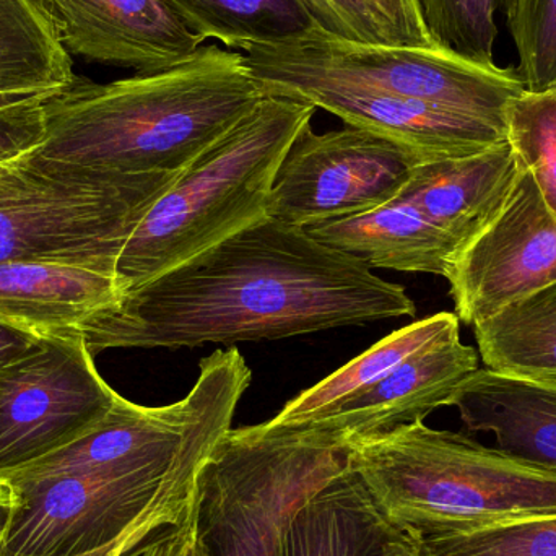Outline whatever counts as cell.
<instances>
[{"instance_id": "23", "label": "cell", "mask_w": 556, "mask_h": 556, "mask_svg": "<svg viewBox=\"0 0 556 556\" xmlns=\"http://www.w3.org/2000/svg\"><path fill=\"white\" fill-rule=\"evenodd\" d=\"M506 140L556 218V94L526 90L506 111Z\"/></svg>"}, {"instance_id": "5", "label": "cell", "mask_w": 556, "mask_h": 556, "mask_svg": "<svg viewBox=\"0 0 556 556\" xmlns=\"http://www.w3.org/2000/svg\"><path fill=\"white\" fill-rule=\"evenodd\" d=\"M349 469V446L313 430L231 428L199 477L204 556H283L301 505Z\"/></svg>"}, {"instance_id": "3", "label": "cell", "mask_w": 556, "mask_h": 556, "mask_svg": "<svg viewBox=\"0 0 556 556\" xmlns=\"http://www.w3.org/2000/svg\"><path fill=\"white\" fill-rule=\"evenodd\" d=\"M386 518L412 538L556 515V472L424 421L349 446Z\"/></svg>"}, {"instance_id": "9", "label": "cell", "mask_w": 556, "mask_h": 556, "mask_svg": "<svg viewBox=\"0 0 556 556\" xmlns=\"http://www.w3.org/2000/svg\"><path fill=\"white\" fill-rule=\"evenodd\" d=\"M420 163L407 147L371 130L316 134L307 124L278 166L267 215L306 230L366 214L391 202Z\"/></svg>"}, {"instance_id": "20", "label": "cell", "mask_w": 556, "mask_h": 556, "mask_svg": "<svg viewBox=\"0 0 556 556\" xmlns=\"http://www.w3.org/2000/svg\"><path fill=\"white\" fill-rule=\"evenodd\" d=\"M74 78L48 0H0V94L48 93Z\"/></svg>"}, {"instance_id": "15", "label": "cell", "mask_w": 556, "mask_h": 556, "mask_svg": "<svg viewBox=\"0 0 556 556\" xmlns=\"http://www.w3.org/2000/svg\"><path fill=\"white\" fill-rule=\"evenodd\" d=\"M521 172L515 150L505 140L464 159L420 163L397 195L463 250L498 215Z\"/></svg>"}, {"instance_id": "36", "label": "cell", "mask_w": 556, "mask_h": 556, "mask_svg": "<svg viewBox=\"0 0 556 556\" xmlns=\"http://www.w3.org/2000/svg\"><path fill=\"white\" fill-rule=\"evenodd\" d=\"M12 165H13V163H12ZM12 165L0 166V175H2V173L5 172V169L9 168V166H12Z\"/></svg>"}, {"instance_id": "13", "label": "cell", "mask_w": 556, "mask_h": 556, "mask_svg": "<svg viewBox=\"0 0 556 556\" xmlns=\"http://www.w3.org/2000/svg\"><path fill=\"white\" fill-rule=\"evenodd\" d=\"M479 369V355L459 336L434 343L402 363L378 384L337 408L330 417L300 428L327 434L350 446L356 441L384 437L424 421L431 412L447 407L456 389Z\"/></svg>"}, {"instance_id": "17", "label": "cell", "mask_w": 556, "mask_h": 556, "mask_svg": "<svg viewBox=\"0 0 556 556\" xmlns=\"http://www.w3.org/2000/svg\"><path fill=\"white\" fill-rule=\"evenodd\" d=\"M306 231L320 243L362 261L369 269L446 278L460 251L453 237L399 195L375 211L314 225Z\"/></svg>"}, {"instance_id": "37", "label": "cell", "mask_w": 556, "mask_h": 556, "mask_svg": "<svg viewBox=\"0 0 556 556\" xmlns=\"http://www.w3.org/2000/svg\"><path fill=\"white\" fill-rule=\"evenodd\" d=\"M551 91H554V93L556 94V87L554 88V90H551Z\"/></svg>"}, {"instance_id": "24", "label": "cell", "mask_w": 556, "mask_h": 556, "mask_svg": "<svg viewBox=\"0 0 556 556\" xmlns=\"http://www.w3.org/2000/svg\"><path fill=\"white\" fill-rule=\"evenodd\" d=\"M433 41L480 64L495 65L496 13H508L515 0H417Z\"/></svg>"}, {"instance_id": "31", "label": "cell", "mask_w": 556, "mask_h": 556, "mask_svg": "<svg viewBox=\"0 0 556 556\" xmlns=\"http://www.w3.org/2000/svg\"><path fill=\"white\" fill-rule=\"evenodd\" d=\"M192 505V503H191ZM189 509V508H188ZM186 509V511H188ZM185 511V513H186ZM182 513V515H185ZM182 515L179 516H160V518L150 519V521L143 522L139 528L134 529L129 534L124 535L119 541L114 542V544L108 545V547L100 548V551L91 552V554L81 555V556H126L127 552L136 548L140 542L146 541L147 538L153 534V532L159 531V529L166 528V526L173 525V522L179 521L182 518Z\"/></svg>"}, {"instance_id": "10", "label": "cell", "mask_w": 556, "mask_h": 556, "mask_svg": "<svg viewBox=\"0 0 556 556\" xmlns=\"http://www.w3.org/2000/svg\"><path fill=\"white\" fill-rule=\"evenodd\" d=\"M446 278L457 317L472 326L556 280V218L525 168L502 211L459 251Z\"/></svg>"}, {"instance_id": "12", "label": "cell", "mask_w": 556, "mask_h": 556, "mask_svg": "<svg viewBox=\"0 0 556 556\" xmlns=\"http://www.w3.org/2000/svg\"><path fill=\"white\" fill-rule=\"evenodd\" d=\"M68 54L136 74L165 71L202 48L163 0H48Z\"/></svg>"}, {"instance_id": "11", "label": "cell", "mask_w": 556, "mask_h": 556, "mask_svg": "<svg viewBox=\"0 0 556 556\" xmlns=\"http://www.w3.org/2000/svg\"><path fill=\"white\" fill-rule=\"evenodd\" d=\"M250 68L266 97L306 101L340 117L346 126L371 130L407 147L424 163L476 155L506 140L505 127L421 101L304 72Z\"/></svg>"}, {"instance_id": "29", "label": "cell", "mask_w": 556, "mask_h": 556, "mask_svg": "<svg viewBox=\"0 0 556 556\" xmlns=\"http://www.w3.org/2000/svg\"><path fill=\"white\" fill-rule=\"evenodd\" d=\"M198 495L179 521L153 532L126 556H204L198 528Z\"/></svg>"}, {"instance_id": "4", "label": "cell", "mask_w": 556, "mask_h": 556, "mask_svg": "<svg viewBox=\"0 0 556 556\" xmlns=\"http://www.w3.org/2000/svg\"><path fill=\"white\" fill-rule=\"evenodd\" d=\"M317 108L267 94L155 199L116 261L123 294L267 217L291 143Z\"/></svg>"}, {"instance_id": "6", "label": "cell", "mask_w": 556, "mask_h": 556, "mask_svg": "<svg viewBox=\"0 0 556 556\" xmlns=\"http://www.w3.org/2000/svg\"><path fill=\"white\" fill-rule=\"evenodd\" d=\"M178 175L119 178L25 156L0 175V263L117 261L147 208Z\"/></svg>"}, {"instance_id": "22", "label": "cell", "mask_w": 556, "mask_h": 556, "mask_svg": "<svg viewBox=\"0 0 556 556\" xmlns=\"http://www.w3.org/2000/svg\"><path fill=\"white\" fill-rule=\"evenodd\" d=\"M486 368L556 381V280L473 324Z\"/></svg>"}, {"instance_id": "27", "label": "cell", "mask_w": 556, "mask_h": 556, "mask_svg": "<svg viewBox=\"0 0 556 556\" xmlns=\"http://www.w3.org/2000/svg\"><path fill=\"white\" fill-rule=\"evenodd\" d=\"M320 28L346 41L407 46L401 33L371 0H306Z\"/></svg>"}, {"instance_id": "1", "label": "cell", "mask_w": 556, "mask_h": 556, "mask_svg": "<svg viewBox=\"0 0 556 556\" xmlns=\"http://www.w3.org/2000/svg\"><path fill=\"white\" fill-rule=\"evenodd\" d=\"M415 313L402 285L267 215L126 291L75 330L94 358L110 349L233 345Z\"/></svg>"}, {"instance_id": "30", "label": "cell", "mask_w": 556, "mask_h": 556, "mask_svg": "<svg viewBox=\"0 0 556 556\" xmlns=\"http://www.w3.org/2000/svg\"><path fill=\"white\" fill-rule=\"evenodd\" d=\"M371 2L397 28L407 46H412V48L438 46L425 26L417 0H371Z\"/></svg>"}, {"instance_id": "18", "label": "cell", "mask_w": 556, "mask_h": 556, "mask_svg": "<svg viewBox=\"0 0 556 556\" xmlns=\"http://www.w3.org/2000/svg\"><path fill=\"white\" fill-rule=\"evenodd\" d=\"M410 539L386 518L349 464L294 513L283 556H389Z\"/></svg>"}, {"instance_id": "7", "label": "cell", "mask_w": 556, "mask_h": 556, "mask_svg": "<svg viewBox=\"0 0 556 556\" xmlns=\"http://www.w3.org/2000/svg\"><path fill=\"white\" fill-rule=\"evenodd\" d=\"M243 54L250 67L320 75L502 127L509 104L526 91L518 68L480 64L441 46L363 45L320 33L306 41L248 46Z\"/></svg>"}, {"instance_id": "28", "label": "cell", "mask_w": 556, "mask_h": 556, "mask_svg": "<svg viewBox=\"0 0 556 556\" xmlns=\"http://www.w3.org/2000/svg\"><path fill=\"white\" fill-rule=\"evenodd\" d=\"M51 93L0 110V166L20 162L45 142V100Z\"/></svg>"}, {"instance_id": "16", "label": "cell", "mask_w": 556, "mask_h": 556, "mask_svg": "<svg viewBox=\"0 0 556 556\" xmlns=\"http://www.w3.org/2000/svg\"><path fill=\"white\" fill-rule=\"evenodd\" d=\"M450 405L470 431L495 434L502 453L556 472V381L479 368L456 389Z\"/></svg>"}, {"instance_id": "2", "label": "cell", "mask_w": 556, "mask_h": 556, "mask_svg": "<svg viewBox=\"0 0 556 556\" xmlns=\"http://www.w3.org/2000/svg\"><path fill=\"white\" fill-rule=\"evenodd\" d=\"M264 98L247 55L218 45L110 84L75 75L46 98V139L26 159L119 178L178 175Z\"/></svg>"}, {"instance_id": "26", "label": "cell", "mask_w": 556, "mask_h": 556, "mask_svg": "<svg viewBox=\"0 0 556 556\" xmlns=\"http://www.w3.org/2000/svg\"><path fill=\"white\" fill-rule=\"evenodd\" d=\"M526 90L556 87V0H515L506 13Z\"/></svg>"}, {"instance_id": "21", "label": "cell", "mask_w": 556, "mask_h": 556, "mask_svg": "<svg viewBox=\"0 0 556 556\" xmlns=\"http://www.w3.org/2000/svg\"><path fill=\"white\" fill-rule=\"evenodd\" d=\"M202 42L231 49L306 41L324 31L306 0H163Z\"/></svg>"}, {"instance_id": "8", "label": "cell", "mask_w": 556, "mask_h": 556, "mask_svg": "<svg viewBox=\"0 0 556 556\" xmlns=\"http://www.w3.org/2000/svg\"><path fill=\"white\" fill-rule=\"evenodd\" d=\"M117 399L77 330L41 337L0 369V477L74 443Z\"/></svg>"}, {"instance_id": "32", "label": "cell", "mask_w": 556, "mask_h": 556, "mask_svg": "<svg viewBox=\"0 0 556 556\" xmlns=\"http://www.w3.org/2000/svg\"><path fill=\"white\" fill-rule=\"evenodd\" d=\"M41 336L0 323V369L15 359L22 358L38 345Z\"/></svg>"}, {"instance_id": "33", "label": "cell", "mask_w": 556, "mask_h": 556, "mask_svg": "<svg viewBox=\"0 0 556 556\" xmlns=\"http://www.w3.org/2000/svg\"><path fill=\"white\" fill-rule=\"evenodd\" d=\"M15 505V492H13L12 486L0 482V544H2L7 528H9L10 518H12Z\"/></svg>"}, {"instance_id": "35", "label": "cell", "mask_w": 556, "mask_h": 556, "mask_svg": "<svg viewBox=\"0 0 556 556\" xmlns=\"http://www.w3.org/2000/svg\"><path fill=\"white\" fill-rule=\"evenodd\" d=\"M49 93V91H48ZM42 93H10L0 94V110L2 108L13 106V104L23 103V101L31 100V98L38 97Z\"/></svg>"}, {"instance_id": "25", "label": "cell", "mask_w": 556, "mask_h": 556, "mask_svg": "<svg viewBox=\"0 0 556 556\" xmlns=\"http://www.w3.org/2000/svg\"><path fill=\"white\" fill-rule=\"evenodd\" d=\"M418 544L427 556H556V515L480 526Z\"/></svg>"}, {"instance_id": "14", "label": "cell", "mask_w": 556, "mask_h": 556, "mask_svg": "<svg viewBox=\"0 0 556 556\" xmlns=\"http://www.w3.org/2000/svg\"><path fill=\"white\" fill-rule=\"evenodd\" d=\"M123 296L116 261L16 260L0 263V323L36 336L72 332Z\"/></svg>"}, {"instance_id": "34", "label": "cell", "mask_w": 556, "mask_h": 556, "mask_svg": "<svg viewBox=\"0 0 556 556\" xmlns=\"http://www.w3.org/2000/svg\"><path fill=\"white\" fill-rule=\"evenodd\" d=\"M389 556H427L420 548L417 539H410V541L402 542L401 545L394 548Z\"/></svg>"}, {"instance_id": "19", "label": "cell", "mask_w": 556, "mask_h": 556, "mask_svg": "<svg viewBox=\"0 0 556 556\" xmlns=\"http://www.w3.org/2000/svg\"><path fill=\"white\" fill-rule=\"evenodd\" d=\"M459 317L438 313L395 330L323 381L288 402L269 428H300L330 417L337 408L378 384L412 356L434 343L459 336Z\"/></svg>"}]
</instances>
